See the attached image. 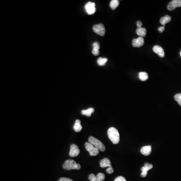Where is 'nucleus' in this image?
Segmentation results:
<instances>
[{"mask_svg": "<svg viewBox=\"0 0 181 181\" xmlns=\"http://www.w3.org/2000/svg\"><path fill=\"white\" fill-rule=\"evenodd\" d=\"M107 133L108 137L113 144H117L119 142L120 135L117 129L111 127L108 129Z\"/></svg>", "mask_w": 181, "mask_h": 181, "instance_id": "nucleus-1", "label": "nucleus"}, {"mask_svg": "<svg viewBox=\"0 0 181 181\" xmlns=\"http://www.w3.org/2000/svg\"><path fill=\"white\" fill-rule=\"evenodd\" d=\"M63 168L66 170H80L81 166L79 164H77L75 160H68L65 161L63 166Z\"/></svg>", "mask_w": 181, "mask_h": 181, "instance_id": "nucleus-2", "label": "nucleus"}, {"mask_svg": "<svg viewBox=\"0 0 181 181\" xmlns=\"http://www.w3.org/2000/svg\"><path fill=\"white\" fill-rule=\"evenodd\" d=\"M88 140L89 142L92 144L94 147L97 148L98 150H100L101 152H104L105 150V145H104L103 143L100 141L99 139H97L93 136H90Z\"/></svg>", "mask_w": 181, "mask_h": 181, "instance_id": "nucleus-3", "label": "nucleus"}, {"mask_svg": "<svg viewBox=\"0 0 181 181\" xmlns=\"http://www.w3.org/2000/svg\"><path fill=\"white\" fill-rule=\"evenodd\" d=\"M85 146L86 149L89 152L90 156H96L99 154V150L94 147L90 142H86Z\"/></svg>", "mask_w": 181, "mask_h": 181, "instance_id": "nucleus-4", "label": "nucleus"}, {"mask_svg": "<svg viewBox=\"0 0 181 181\" xmlns=\"http://www.w3.org/2000/svg\"><path fill=\"white\" fill-rule=\"evenodd\" d=\"M93 30L96 33L102 36H104L105 34V28L103 24H99L93 26Z\"/></svg>", "mask_w": 181, "mask_h": 181, "instance_id": "nucleus-5", "label": "nucleus"}, {"mask_svg": "<svg viewBox=\"0 0 181 181\" xmlns=\"http://www.w3.org/2000/svg\"><path fill=\"white\" fill-rule=\"evenodd\" d=\"M96 5L94 3L89 2L85 5V8L88 15H93L96 12Z\"/></svg>", "mask_w": 181, "mask_h": 181, "instance_id": "nucleus-6", "label": "nucleus"}, {"mask_svg": "<svg viewBox=\"0 0 181 181\" xmlns=\"http://www.w3.org/2000/svg\"><path fill=\"white\" fill-rule=\"evenodd\" d=\"M178 7H181V0H173L167 6V9L170 11L174 10Z\"/></svg>", "mask_w": 181, "mask_h": 181, "instance_id": "nucleus-7", "label": "nucleus"}, {"mask_svg": "<svg viewBox=\"0 0 181 181\" xmlns=\"http://www.w3.org/2000/svg\"><path fill=\"white\" fill-rule=\"evenodd\" d=\"M80 153V150L77 145L75 144H73L70 146V152L69 153L70 156L71 157H76L79 156Z\"/></svg>", "mask_w": 181, "mask_h": 181, "instance_id": "nucleus-8", "label": "nucleus"}, {"mask_svg": "<svg viewBox=\"0 0 181 181\" xmlns=\"http://www.w3.org/2000/svg\"><path fill=\"white\" fill-rule=\"evenodd\" d=\"M152 168H153L152 164H150L148 162L145 163L144 166H142L141 168V172H142L141 174V177L143 178L146 177L148 174V171L150 170V169H152Z\"/></svg>", "mask_w": 181, "mask_h": 181, "instance_id": "nucleus-9", "label": "nucleus"}, {"mask_svg": "<svg viewBox=\"0 0 181 181\" xmlns=\"http://www.w3.org/2000/svg\"><path fill=\"white\" fill-rule=\"evenodd\" d=\"M132 46L134 47H140L144 43V40L143 37H139L137 39H134L132 40Z\"/></svg>", "mask_w": 181, "mask_h": 181, "instance_id": "nucleus-10", "label": "nucleus"}, {"mask_svg": "<svg viewBox=\"0 0 181 181\" xmlns=\"http://www.w3.org/2000/svg\"><path fill=\"white\" fill-rule=\"evenodd\" d=\"M152 50L154 53L158 54L159 57H164V49L162 47L159 45H155L154 46Z\"/></svg>", "mask_w": 181, "mask_h": 181, "instance_id": "nucleus-11", "label": "nucleus"}, {"mask_svg": "<svg viewBox=\"0 0 181 181\" xmlns=\"http://www.w3.org/2000/svg\"><path fill=\"white\" fill-rule=\"evenodd\" d=\"M141 154L145 156H148L150 155L152 152V146L151 145H147L144 146L141 148L140 150Z\"/></svg>", "mask_w": 181, "mask_h": 181, "instance_id": "nucleus-12", "label": "nucleus"}, {"mask_svg": "<svg viewBox=\"0 0 181 181\" xmlns=\"http://www.w3.org/2000/svg\"><path fill=\"white\" fill-rule=\"evenodd\" d=\"M100 165L101 168H105L106 167H112L111 162L107 158H104L100 160Z\"/></svg>", "mask_w": 181, "mask_h": 181, "instance_id": "nucleus-13", "label": "nucleus"}, {"mask_svg": "<svg viewBox=\"0 0 181 181\" xmlns=\"http://www.w3.org/2000/svg\"><path fill=\"white\" fill-rule=\"evenodd\" d=\"M93 47V51H92V53L93 55L95 56H97L99 55V49H100V44L99 42H94L92 45Z\"/></svg>", "mask_w": 181, "mask_h": 181, "instance_id": "nucleus-14", "label": "nucleus"}, {"mask_svg": "<svg viewBox=\"0 0 181 181\" xmlns=\"http://www.w3.org/2000/svg\"><path fill=\"white\" fill-rule=\"evenodd\" d=\"M81 120H77L75 122V123L74 125V130L75 131L77 132H79L82 129V126L81 124Z\"/></svg>", "mask_w": 181, "mask_h": 181, "instance_id": "nucleus-15", "label": "nucleus"}, {"mask_svg": "<svg viewBox=\"0 0 181 181\" xmlns=\"http://www.w3.org/2000/svg\"><path fill=\"white\" fill-rule=\"evenodd\" d=\"M95 109L93 108H90L88 109L83 110L81 111V114L83 115H86L88 117H90L92 114L94 112Z\"/></svg>", "mask_w": 181, "mask_h": 181, "instance_id": "nucleus-16", "label": "nucleus"}, {"mask_svg": "<svg viewBox=\"0 0 181 181\" xmlns=\"http://www.w3.org/2000/svg\"><path fill=\"white\" fill-rule=\"evenodd\" d=\"M136 32L137 35H139V37H143L146 35V30L144 28H137V29L136 30Z\"/></svg>", "mask_w": 181, "mask_h": 181, "instance_id": "nucleus-17", "label": "nucleus"}, {"mask_svg": "<svg viewBox=\"0 0 181 181\" xmlns=\"http://www.w3.org/2000/svg\"><path fill=\"white\" fill-rule=\"evenodd\" d=\"M171 18L168 15H166L164 17H162L160 20V23L163 26H164L166 23L170 22L171 20Z\"/></svg>", "mask_w": 181, "mask_h": 181, "instance_id": "nucleus-18", "label": "nucleus"}, {"mask_svg": "<svg viewBox=\"0 0 181 181\" xmlns=\"http://www.w3.org/2000/svg\"><path fill=\"white\" fill-rule=\"evenodd\" d=\"M119 5V2L118 0H112L110 2V6L113 10H114L117 8Z\"/></svg>", "mask_w": 181, "mask_h": 181, "instance_id": "nucleus-19", "label": "nucleus"}, {"mask_svg": "<svg viewBox=\"0 0 181 181\" xmlns=\"http://www.w3.org/2000/svg\"><path fill=\"white\" fill-rule=\"evenodd\" d=\"M139 78L142 81L147 80L148 78V74L145 72H140L139 73Z\"/></svg>", "mask_w": 181, "mask_h": 181, "instance_id": "nucleus-20", "label": "nucleus"}, {"mask_svg": "<svg viewBox=\"0 0 181 181\" xmlns=\"http://www.w3.org/2000/svg\"><path fill=\"white\" fill-rule=\"evenodd\" d=\"M108 59L107 58H103L100 57L97 60V63L100 66H103L105 65L106 63L107 62Z\"/></svg>", "mask_w": 181, "mask_h": 181, "instance_id": "nucleus-21", "label": "nucleus"}, {"mask_svg": "<svg viewBox=\"0 0 181 181\" xmlns=\"http://www.w3.org/2000/svg\"><path fill=\"white\" fill-rule=\"evenodd\" d=\"M97 181H103L105 180V176L103 173H99L96 176Z\"/></svg>", "mask_w": 181, "mask_h": 181, "instance_id": "nucleus-22", "label": "nucleus"}, {"mask_svg": "<svg viewBox=\"0 0 181 181\" xmlns=\"http://www.w3.org/2000/svg\"><path fill=\"white\" fill-rule=\"evenodd\" d=\"M175 100L178 103L179 105L181 106V94H177L174 97Z\"/></svg>", "mask_w": 181, "mask_h": 181, "instance_id": "nucleus-23", "label": "nucleus"}, {"mask_svg": "<svg viewBox=\"0 0 181 181\" xmlns=\"http://www.w3.org/2000/svg\"><path fill=\"white\" fill-rule=\"evenodd\" d=\"M89 179L90 181H97L96 176L93 174H91L89 176Z\"/></svg>", "mask_w": 181, "mask_h": 181, "instance_id": "nucleus-24", "label": "nucleus"}, {"mask_svg": "<svg viewBox=\"0 0 181 181\" xmlns=\"http://www.w3.org/2000/svg\"><path fill=\"white\" fill-rule=\"evenodd\" d=\"M114 181H126V179H125V178L122 176H119L117 177Z\"/></svg>", "mask_w": 181, "mask_h": 181, "instance_id": "nucleus-25", "label": "nucleus"}, {"mask_svg": "<svg viewBox=\"0 0 181 181\" xmlns=\"http://www.w3.org/2000/svg\"><path fill=\"white\" fill-rule=\"evenodd\" d=\"M106 172L109 174H111L114 172V170L112 168V167H109L106 170Z\"/></svg>", "mask_w": 181, "mask_h": 181, "instance_id": "nucleus-26", "label": "nucleus"}, {"mask_svg": "<svg viewBox=\"0 0 181 181\" xmlns=\"http://www.w3.org/2000/svg\"><path fill=\"white\" fill-rule=\"evenodd\" d=\"M58 181H73V180H72V179L67 178H61V179H59Z\"/></svg>", "mask_w": 181, "mask_h": 181, "instance_id": "nucleus-27", "label": "nucleus"}, {"mask_svg": "<svg viewBox=\"0 0 181 181\" xmlns=\"http://www.w3.org/2000/svg\"><path fill=\"white\" fill-rule=\"evenodd\" d=\"M164 26H162V27H159L158 28V31L160 32V33H162L164 31Z\"/></svg>", "mask_w": 181, "mask_h": 181, "instance_id": "nucleus-28", "label": "nucleus"}, {"mask_svg": "<svg viewBox=\"0 0 181 181\" xmlns=\"http://www.w3.org/2000/svg\"><path fill=\"white\" fill-rule=\"evenodd\" d=\"M142 25V23L141 22V21H138L136 22V25H137V27L141 28Z\"/></svg>", "mask_w": 181, "mask_h": 181, "instance_id": "nucleus-29", "label": "nucleus"}, {"mask_svg": "<svg viewBox=\"0 0 181 181\" xmlns=\"http://www.w3.org/2000/svg\"><path fill=\"white\" fill-rule=\"evenodd\" d=\"M180 56H181V52H180Z\"/></svg>", "mask_w": 181, "mask_h": 181, "instance_id": "nucleus-30", "label": "nucleus"}]
</instances>
